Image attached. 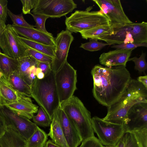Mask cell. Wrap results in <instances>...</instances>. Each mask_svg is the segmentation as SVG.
<instances>
[{
    "instance_id": "cell-6",
    "label": "cell",
    "mask_w": 147,
    "mask_h": 147,
    "mask_svg": "<svg viewBox=\"0 0 147 147\" xmlns=\"http://www.w3.org/2000/svg\"><path fill=\"white\" fill-rule=\"evenodd\" d=\"M114 33L102 39L109 45L121 43H147V23H133L113 29Z\"/></svg>"
},
{
    "instance_id": "cell-1",
    "label": "cell",
    "mask_w": 147,
    "mask_h": 147,
    "mask_svg": "<svg viewBox=\"0 0 147 147\" xmlns=\"http://www.w3.org/2000/svg\"><path fill=\"white\" fill-rule=\"evenodd\" d=\"M91 74L93 96L99 103L107 107L119 99L131 79L126 67L122 66L107 67L96 65Z\"/></svg>"
},
{
    "instance_id": "cell-11",
    "label": "cell",
    "mask_w": 147,
    "mask_h": 147,
    "mask_svg": "<svg viewBox=\"0 0 147 147\" xmlns=\"http://www.w3.org/2000/svg\"><path fill=\"white\" fill-rule=\"evenodd\" d=\"M109 20L113 29L133 22L125 13L119 0H93Z\"/></svg>"
},
{
    "instance_id": "cell-20",
    "label": "cell",
    "mask_w": 147,
    "mask_h": 147,
    "mask_svg": "<svg viewBox=\"0 0 147 147\" xmlns=\"http://www.w3.org/2000/svg\"><path fill=\"white\" fill-rule=\"evenodd\" d=\"M27 140L11 126L6 127L5 132L0 138L2 147H27Z\"/></svg>"
},
{
    "instance_id": "cell-18",
    "label": "cell",
    "mask_w": 147,
    "mask_h": 147,
    "mask_svg": "<svg viewBox=\"0 0 147 147\" xmlns=\"http://www.w3.org/2000/svg\"><path fill=\"white\" fill-rule=\"evenodd\" d=\"M18 34L30 40L50 46H55V38L51 33L47 34L36 28L21 27L12 24Z\"/></svg>"
},
{
    "instance_id": "cell-30",
    "label": "cell",
    "mask_w": 147,
    "mask_h": 147,
    "mask_svg": "<svg viewBox=\"0 0 147 147\" xmlns=\"http://www.w3.org/2000/svg\"><path fill=\"white\" fill-rule=\"evenodd\" d=\"M8 15L12 22L13 24L26 28H34L35 27V26L29 24L26 21L23 17L22 12L20 14L16 15L8 9Z\"/></svg>"
},
{
    "instance_id": "cell-12",
    "label": "cell",
    "mask_w": 147,
    "mask_h": 147,
    "mask_svg": "<svg viewBox=\"0 0 147 147\" xmlns=\"http://www.w3.org/2000/svg\"><path fill=\"white\" fill-rule=\"evenodd\" d=\"M0 109L6 127H13L26 140L36 130L38 126L30 119L18 115L4 106H0Z\"/></svg>"
},
{
    "instance_id": "cell-29",
    "label": "cell",
    "mask_w": 147,
    "mask_h": 147,
    "mask_svg": "<svg viewBox=\"0 0 147 147\" xmlns=\"http://www.w3.org/2000/svg\"><path fill=\"white\" fill-rule=\"evenodd\" d=\"M115 147H138L134 134L131 132H126L119 140Z\"/></svg>"
},
{
    "instance_id": "cell-28",
    "label": "cell",
    "mask_w": 147,
    "mask_h": 147,
    "mask_svg": "<svg viewBox=\"0 0 147 147\" xmlns=\"http://www.w3.org/2000/svg\"><path fill=\"white\" fill-rule=\"evenodd\" d=\"M34 123L37 125L47 127L50 126L51 121L48 115L41 107L38 109L37 114L32 118Z\"/></svg>"
},
{
    "instance_id": "cell-44",
    "label": "cell",
    "mask_w": 147,
    "mask_h": 147,
    "mask_svg": "<svg viewBox=\"0 0 147 147\" xmlns=\"http://www.w3.org/2000/svg\"><path fill=\"white\" fill-rule=\"evenodd\" d=\"M44 147H60L55 144L52 140H49L47 142Z\"/></svg>"
},
{
    "instance_id": "cell-16",
    "label": "cell",
    "mask_w": 147,
    "mask_h": 147,
    "mask_svg": "<svg viewBox=\"0 0 147 147\" xmlns=\"http://www.w3.org/2000/svg\"><path fill=\"white\" fill-rule=\"evenodd\" d=\"M68 147H78L82 142L76 128L59 107L55 111Z\"/></svg>"
},
{
    "instance_id": "cell-2",
    "label": "cell",
    "mask_w": 147,
    "mask_h": 147,
    "mask_svg": "<svg viewBox=\"0 0 147 147\" xmlns=\"http://www.w3.org/2000/svg\"><path fill=\"white\" fill-rule=\"evenodd\" d=\"M147 103V88L137 80L131 79L120 98L107 107L106 116L102 119L112 123L125 125L127 113L134 105Z\"/></svg>"
},
{
    "instance_id": "cell-5",
    "label": "cell",
    "mask_w": 147,
    "mask_h": 147,
    "mask_svg": "<svg viewBox=\"0 0 147 147\" xmlns=\"http://www.w3.org/2000/svg\"><path fill=\"white\" fill-rule=\"evenodd\" d=\"M92 7L85 10H76L69 17H66V29L71 33H77L101 25L110 24L109 20L100 11H90Z\"/></svg>"
},
{
    "instance_id": "cell-19",
    "label": "cell",
    "mask_w": 147,
    "mask_h": 147,
    "mask_svg": "<svg viewBox=\"0 0 147 147\" xmlns=\"http://www.w3.org/2000/svg\"><path fill=\"white\" fill-rule=\"evenodd\" d=\"M18 59V64L16 71L31 87L36 77L38 61L30 56L19 58Z\"/></svg>"
},
{
    "instance_id": "cell-33",
    "label": "cell",
    "mask_w": 147,
    "mask_h": 147,
    "mask_svg": "<svg viewBox=\"0 0 147 147\" xmlns=\"http://www.w3.org/2000/svg\"><path fill=\"white\" fill-rule=\"evenodd\" d=\"M131 132L134 135L138 147H147V128Z\"/></svg>"
},
{
    "instance_id": "cell-4",
    "label": "cell",
    "mask_w": 147,
    "mask_h": 147,
    "mask_svg": "<svg viewBox=\"0 0 147 147\" xmlns=\"http://www.w3.org/2000/svg\"><path fill=\"white\" fill-rule=\"evenodd\" d=\"M60 107L76 129L82 141L94 136L91 113L78 98L73 95L61 103Z\"/></svg>"
},
{
    "instance_id": "cell-40",
    "label": "cell",
    "mask_w": 147,
    "mask_h": 147,
    "mask_svg": "<svg viewBox=\"0 0 147 147\" xmlns=\"http://www.w3.org/2000/svg\"><path fill=\"white\" fill-rule=\"evenodd\" d=\"M37 66L41 69L45 75L52 70L51 63H50L38 61Z\"/></svg>"
},
{
    "instance_id": "cell-8",
    "label": "cell",
    "mask_w": 147,
    "mask_h": 147,
    "mask_svg": "<svg viewBox=\"0 0 147 147\" xmlns=\"http://www.w3.org/2000/svg\"><path fill=\"white\" fill-rule=\"evenodd\" d=\"M55 80L61 103L73 96L77 89V71L67 61L55 74Z\"/></svg>"
},
{
    "instance_id": "cell-48",
    "label": "cell",
    "mask_w": 147,
    "mask_h": 147,
    "mask_svg": "<svg viewBox=\"0 0 147 147\" xmlns=\"http://www.w3.org/2000/svg\"><path fill=\"white\" fill-rule=\"evenodd\" d=\"M1 53V52L0 51V54Z\"/></svg>"
},
{
    "instance_id": "cell-15",
    "label": "cell",
    "mask_w": 147,
    "mask_h": 147,
    "mask_svg": "<svg viewBox=\"0 0 147 147\" xmlns=\"http://www.w3.org/2000/svg\"><path fill=\"white\" fill-rule=\"evenodd\" d=\"M17 102H33L30 98L18 92L8 78L0 72V106Z\"/></svg>"
},
{
    "instance_id": "cell-45",
    "label": "cell",
    "mask_w": 147,
    "mask_h": 147,
    "mask_svg": "<svg viewBox=\"0 0 147 147\" xmlns=\"http://www.w3.org/2000/svg\"><path fill=\"white\" fill-rule=\"evenodd\" d=\"M36 77L38 79L41 80L43 79L45 76L44 74L42 71L38 73L36 75Z\"/></svg>"
},
{
    "instance_id": "cell-24",
    "label": "cell",
    "mask_w": 147,
    "mask_h": 147,
    "mask_svg": "<svg viewBox=\"0 0 147 147\" xmlns=\"http://www.w3.org/2000/svg\"><path fill=\"white\" fill-rule=\"evenodd\" d=\"M21 41L28 48L42 53L53 58L55 46H50L36 42L18 36Z\"/></svg>"
},
{
    "instance_id": "cell-47",
    "label": "cell",
    "mask_w": 147,
    "mask_h": 147,
    "mask_svg": "<svg viewBox=\"0 0 147 147\" xmlns=\"http://www.w3.org/2000/svg\"><path fill=\"white\" fill-rule=\"evenodd\" d=\"M0 147H2L1 146L0 143Z\"/></svg>"
},
{
    "instance_id": "cell-31",
    "label": "cell",
    "mask_w": 147,
    "mask_h": 147,
    "mask_svg": "<svg viewBox=\"0 0 147 147\" xmlns=\"http://www.w3.org/2000/svg\"><path fill=\"white\" fill-rule=\"evenodd\" d=\"M109 45L107 43H104L94 39H90L88 42L82 43L80 47L90 51H99L105 46Z\"/></svg>"
},
{
    "instance_id": "cell-32",
    "label": "cell",
    "mask_w": 147,
    "mask_h": 147,
    "mask_svg": "<svg viewBox=\"0 0 147 147\" xmlns=\"http://www.w3.org/2000/svg\"><path fill=\"white\" fill-rule=\"evenodd\" d=\"M146 53L142 52L140 57L139 58L134 57L129 59L128 61H132L135 64L134 68L141 73L144 72L147 69V63L145 57Z\"/></svg>"
},
{
    "instance_id": "cell-17",
    "label": "cell",
    "mask_w": 147,
    "mask_h": 147,
    "mask_svg": "<svg viewBox=\"0 0 147 147\" xmlns=\"http://www.w3.org/2000/svg\"><path fill=\"white\" fill-rule=\"evenodd\" d=\"M133 50L115 49L101 54L99 58L100 63L105 67H126Z\"/></svg>"
},
{
    "instance_id": "cell-25",
    "label": "cell",
    "mask_w": 147,
    "mask_h": 147,
    "mask_svg": "<svg viewBox=\"0 0 147 147\" xmlns=\"http://www.w3.org/2000/svg\"><path fill=\"white\" fill-rule=\"evenodd\" d=\"M9 80L13 87L21 94L31 97V87L20 76L16 71L9 76Z\"/></svg>"
},
{
    "instance_id": "cell-34",
    "label": "cell",
    "mask_w": 147,
    "mask_h": 147,
    "mask_svg": "<svg viewBox=\"0 0 147 147\" xmlns=\"http://www.w3.org/2000/svg\"><path fill=\"white\" fill-rule=\"evenodd\" d=\"M30 14L36 22L35 26L36 29L46 34L50 33L47 30L45 26L46 21L49 17L45 16L34 14L31 13Z\"/></svg>"
},
{
    "instance_id": "cell-3",
    "label": "cell",
    "mask_w": 147,
    "mask_h": 147,
    "mask_svg": "<svg viewBox=\"0 0 147 147\" xmlns=\"http://www.w3.org/2000/svg\"><path fill=\"white\" fill-rule=\"evenodd\" d=\"M31 97L45 111L52 121L55 112L60 107L55 73L51 70L41 80L36 77L31 87Z\"/></svg>"
},
{
    "instance_id": "cell-23",
    "label": "cell",
    "mask_w": 147,
    "mask_h": 147,
    "mask_svg": "<svg viewBox=\"0 0 147 147\" xmlns=\"http://www.w3.org/2000/svg\"><path fill=\"white\" fill-rule=\"evenodd\" d=\"M48 134L52 141L60 147H68L63 130L55 112L50 125Z\"/></svg>"
},
{
    "instance_id": "cell-13",
    "label": "cell",
    "mask_w": 147,
    "mask_h": 147,
    "mask_svg": "<svg viewBox=\"0 0 147 147\" xmlns=\"http://www.w3.org/2000/svg\"><path fill=\"white\" fill-rule=\"evenodd\" d=\"M74 39L72 33L66 30L61 31L55 38L56 48L51 64V70L55 74L67 61L69 50Z\"/></svg>"
},
{
    "instance_id": "cell-43",
    "label": "cell",
    "mask_w": 147,
    "mask_h": 147,
    "mask_svg": "<svg viewBox=\"0 0 147 147\" xmlns=\"http://www.w3.org/2000/svg\"><path fill=\"white\" fill-rule=\"evenodd\" d=\"M6 26L5 23L0 19V38L4 31Z\"/></svg>"
},
{
    "instance_id": "cell-7",
    "label": "cell",
    "mask_w": 147,
    "mask_h": 147,
    "mask_svg": "<svg viewBox=\"0 0 147 147\" xmlns=\"http://www.w3.org/2000/svg\"><path fill=\"white\" fill-rule=\"evenodd\" d=\"M92 124L94 132L105 146H115L126 132L125 125L108 122L97 116L92 118Z\"/></svg>"
},
{
    "instance_id": "cell-35",
    "label": "cell",
    "mask_w": 147,
    "mask_h": 147,
    "mask_svg": "<svg viewBox=\"0 0 147 147\" xmlns=\"http://www.w3.org/2000/svg\"><path fill=\"white\" fill-rule=\"evenodd\" d=\"M28 48V56L32 57L38 61L49 63L51 64L53 58L42 53L32 49Z\"/></svg>"
},
{
    "instance_id": "cell-36",
    "label": "cell",
    "mask_w": 147,
    "mask_h": 147,
    "mask_svg": "<svg viewBox=\"0 0 147 147\" xmlns=\"http://www.w3.org/2000/svg\"><path fill=\"white\" fill-rule=\"evenodd\" d=\"M80 147H103L98 139L92 137L82 141Z\"/></svg>"
},
{
    "instance_id": "cell-37",
    "label": "cell",
    "mask_w": 147,
    "mask_h": 147,
    "mask_svg": "<svg viewBox=\"0 0 147 147\" xmlns=\"http://www.w3.org/2000/svg\"><path fill=\"white\" fill-rule=\"evenodd\" d=\"M147 47V43L142 44L133 43H121L113 45L111 47L116 49H120L123 50H130L131 49L134 50L137 47Z\"/></svg>"
},
{
    "instance_id": "cell-9",
    "label": "cell",
    "mask_w": 147,
    "mask_h": 147,
    "mask_svg": "<svg viewBox=\"0 0 147 147\" xmlns=\"http://www.w3.org/2000/svg\"><path fill=\"white\" fill-rule=\"evenodd\" d=\"M77 7V5L72 0H37L31 12L49 18H60Z\"/></svg>"
},
{
    "instance_id": "cell-26",
    "label": "cell",
    "mask_w": 147,
    "mask_h": 147,
    "mask_svg": "<svg viewBox=\"0 0 147 147\" xmlns=\"http://www.w3.org/2000/svg\"><path fill=\"white\" fill-rule=\"evenodd\" d=\"M18 64V59L0 54V70L8 78L11 74L17 69Z\"/></svg>"
},
{
    "instance_id": "cell-27",
    "label": "cell",
    "mask_w": 147,
    "mask_h": 147,
    "mask_svg": "<svg viewBox=\"0 0 147 147\" xmlns=\"http://www.w3.org/2000/svg\"><path fill=\"white\" fill-rule=\"evenodd\" d=\"M48 136L43 130L38 126L35 132L27 140V147H44Z\"/></svg>"
},
{
    "instance_id": "cell-39",
    "label": "cell",
    "mask_w": 147,
    "mask_h": 147,
    "mask_svg": "<svg viewBox=\"0 0 147 147\" xmlns=\"http://www.w3.org/2000/svg\"><path fill=\"white\" fill-rule=\"evenodd\" d=\"M8 1L0 0V19L5 23L8 16Z\"/></svg>"
},
{
    "instance_id": "cell-14",
    "label": "cell",
    "mask_w": 147,
    "mask_h": 147,
    "mask_svg": "<svg viewBox=\"0 0 147 147\" xmlns=\"http://www.w3.org/2000/svg\"><path fill=\"white\" fill-rule=\"evenodd\" d=\"M128 122L125 125L126 132H132L147 128V103L134 105L127 113Z\"/></svg>"
},
{
    "instance_id": "cell-10",
    "label": "cell",
    "mask_w": 147,
    "mask_h": 147,
    "mask_svg": "<svg viewBox=\"0 0 147 147\" xmlns=\"http://www.w3.org/2000/svg\"><path fill=\"white\" fill-rule=\"evenodd\" d=\"M18 35L11 25H6L0 38V47L3 53L17 59L28 56V48L19 39Z\"/></svg>"
},
{
    "instance_id": "cell-42",
    "label": "cell",
    "mask_w": 147,
    "mask_h": 147,
    "mask_svg": "<svg viewBox=\"0 0 147 147\" xmlns=\"http://www.w3.org/2000/svg\"><path fill=\"white\" fill-rule=\"evenodd\" d=\"M137 80L147 88V76L146 75L140 76L138 77Z\"/></svg>"
},
{
    "instance_id": "cell-38",
    "label": "cell",
    "mask_w": 147,
    "mask_h": 147,
    "mask_svg": "<svg viewBox=\"0 0 147 147\" xmlns=\"http://www.w3.org/2000/svg\"><path fill=\"white\" fill-rule=\"evenodd\" d=\"M22 5V13L24 14H30L31 10L34 7L37 0H21Z\"/></svg>"
},
{
    "instance_id": "cell-41",
    "label": "cell",
    "mask_w": 147,
    "mask_h": 147,
    "mask_svg": "<svg viewBox=\"0 0 147 147\" xmlns=\"http://www.w3.org/2000/svg\"><path fill=\"white\" fill-rule=\"evenodd\" d=\"M6 128L5 120L0 109V138L4 134Z\"/></svg>"
},
{
    "instance_id": "cell-49",
    "label": "cell",
    "mask_w": 147,
    "mask_h": 147,
    "mask_svg": "<svg viewBox=\"0 0 147 147\" xmlns=\"http://www.w3.org/2000/svg\"><path fill=\"white\" fill-rule=\"evenodd\" d=\"M0 72H1V71H0Z\"/></svg>"
},
{
    "instance_id": "cell-22",
    "label": "cell",
    "mask_w": 147,
    "mask_h": 147,
    "mask_svg": "<svg viewBox=\"0 0 147 147\" xmlns=\"http://www.w3.org/2000/svg\"><path fill=\"white\" fill-rule=\"evenodd\" d=\"M4 106L18 115L29 119H32L34 114L37 113L38 107L33 102H17Z\"/></svg>"
},
{
    "instance_id": "cell-21",
    "label": "cell",
    "mask_w": 147,
    "mask_h": 147,
    "mask_svg": "<svg viewBox=\"0 0 147 147\" xmlns=\"http://www.w3.org/2000/svg\"><path fill=\"white\" fill-rule=\"evenodd\" d=\"M83 38L101 40L114 33L113 28L110 24L101 25L80 32Z\"/></svg>"
},
{
    "instance_id": "cell-46",
    "label": "cell",
    "mask_w": 147,
    "mask_h": 147,
    "mask_svg": "<svg viewBox=\"0 0 147 147\" xmlns=\"http://www.w3.org/2000/svg\"><path fill=\"white\" fill-rule=\"evenodd\" d=\"M103 147H115V146H114V147H108V146H103Z\"/></svg>"
}]
</instances>
